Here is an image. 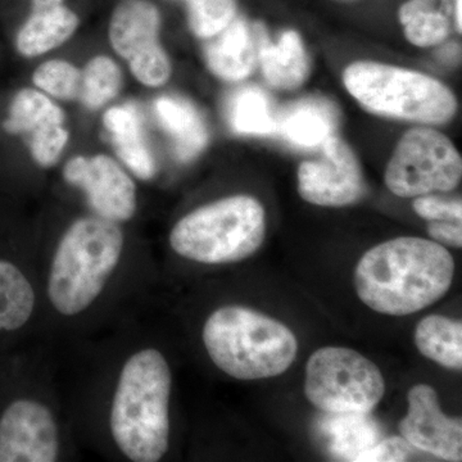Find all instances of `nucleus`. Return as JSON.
Returning a JSON list of instances; mask_svg holds the SVG:
<instances>
[{"instance_id":"obj_3","label":"nucleus","mask_w":462,"mask_h":462,"mask_svg":"<svg viewBox=\"0 0 462 462\" xmlns=\"http://www.w3.org/2000/svg\"><path fill=\"white\" fill-rule=\"evenodd\" d=\"M203 343L218 369L231 378H273L296 360L293 331L275 319L243 306H225L207 319Z\"/></svg>"},{"instance_id":"obj_27","label":"nucleus","mask_w":462,"mask_h":462,"mask_svg":"<svg viewBox=\"0 0 462 462\" xmlns=\"http://www.w3.org/2000/svg\"><path fill=\"white\" fill-rule=\"evenodd\" d=\"M188 21L197 38L211 39L236 17V0H184Z\"/></svg>"},{"instance_id":"obj_5","label":"nucleus","mask_w":462,"mask_h":462,"mask_svg":"<svg viewBox=\"0 0 462 462\" xmlns=\"http://www.w3.org/2000/svg\"><path fill=\"white\" fill-rule=\"evenodd\" d=\"M343 84L366 111L382 117L440 125L457 111V100L447 85L402 67L358 60L343 72Z\"/></svg>"},{"instance_id":"obj_26","label":"nucleus","mask_w":462,"mask_h":462,"mask_svg":"<svg viewBox=\"0 0 462 462\" xmlns=\"http://www.w3.org/2000/svg\"><path fill=\"white\" fill-rule=\"evenodd\" d=\"M81 69L69 60L53 58L45 60L32 72L33 88L54 100L79 99L81 90Z\"/></svg>"},{"instance_id":"obj_21","label":"nucleus","mask_w":462,"mask_h":462,"mask_svg":"<svg viewBox=\"0 0 462 462\" xmlns=\"http://www.w3.org/2000/svg\"><path fill=\"white\" fill-rule=\"evenodd\" d=\"M415 345L425 357L434 363L461 370L462 324L443 315H430L419 322Z\"/></svg>"},{"instance_id":"obj_34","label":"nucleus","mask_w":462,"mask_h":462,"mask_svg":"<svg viewBox=\"0 0 462 462\" xmlns=\"http://www.w3.org/2000/svg\"><path fill=\"white\" fill-rule=\"evenodd\" d=\"M430 2H434V0H430Z\"/></svg>"},{"instance_id":"obj_6","label":"nucleus","mask_w":462,"mask_h":462,"mask_svg":"<svg viewBox=\"0 0 462 462\" xmlns=\"http://www.w3.org/2000/svg\"><path fill=\"white\" fill-rule=\"evenodd\" d=\"M264 231L263 206L251 196H233L185 215L172 227L170 245L196 263H238L256 254Z\"/></svg>"},{"instance_id":"obj_20","label":"nucleus","mask_w":462,"mask_h":462,"mask_svg":"<svg viewBox=\"0 0 462 462\" xmlns=\"http://www.w3.org/2000/svg\"><path fill=\"white\" fill-rule=\"evenodd\" d=\"M337 115L324 99H303L278 116V133L291 144L303 149L320 148L336 135Z\"/></svg>"},{"instance_id":"obj_2","label":"nucleus","mask_w":462,"mask_h":462,"mask_svg":"<svg viewBox=\"0 0 462 462\" xmlns=\"http://www.w3.org/2000/svg\"><path fill=\"white\" fill-rule=\"evenodd\" d=\"M171 384L169 364L157 349H143L125 363L109 425L116 445L129 460L156 462L166 455Z\"/></svg>"},{"instance_id":"obj_25","label":"nucleus","mask_w":462,"mask_h":462,"mask_svg":"<svg viewBox=\"0 0 462 462\" xmlns=\"http://www.w3.org/2000/svg\"><path fill=\"white\" fill-rule=\"evenodd\" d=\"M80 102L89 111H98L117 98L124 87V74L114 58L98 54L81 69Z\"/></svg>"},{"instance_id":"obj_28","label":"nucleus","mask_w":462,"mask_h":462,"mask_svg":"<svg viewBox=\"0 0 462 462\" xmlns=\"http://www.w3.org/2000/svg\"><path fill=\"white\" fill-rule=\"evenodd\" d=\"M413 209L416 214L427 221H462L461 199H446L442 197L427 196L416 197L413 200Z\"/></svg>"},{"instance_id":"obj_14","label":"nucleus","mask_w":462,"mask_h":462,"mask_svg":"<svg viewBox=\"0 0 462 462\" xmlns=\"http://www.w3.org/2000/svg\"><path fill=\"white\" fill-rule=\"evenodd\" d=\"M409 410L400 422L401 436L410 446L445 458L462 460L461 419L440 410L437 392L428 384H416L407 394Z\"/></svg>"},{"instance_id":"obj_11","label":"nucleus","mask_w":462,"mask_h":462,"mask_svg":"<svg viewBox=\"0 0 462 462\" xmlns=\"http://www.w3.org/2000/svg\"><path fill=\"white\" fill-rule=\"evenodd\" d=\"M3 127L11 135L26 136L33 162L42 169L56 165L69 142L65 111L36 88L14 94Z\"/></svg>"},{"instance_id":"obj_32","label":"nucleus","mask_w":462,"mask_h":462,"mask_svg":"<svg viewBox=\"0 0 462 462\" xmlns=\"http://www.w3.org/2000/svg\"><path fill=\"white\" fill-rule=\"evenodd\" d=\"M455 26L458 32L462 30L461 0H455Z\"/></svg>"},{"instance_id":"obj_10","label":"nucleus","mask_w":462,"mask_h":462,"mask_svg":"<svg viewBox=\"0 0 462 462\" xmlns=\"http://www.w3.org/2000/svg\"><path fill=\"white\" fill-rule=\"evenodd\" d=\"M298 191L306 202L322 207H345L363 199V169L351 147L337 135L328 139L320 156L300 163Z\"/></svg>"},{"instance_id":"obj_8","label":"nucleus","mask_w":462,"mask_h":462,"mask_svg":"<svg viewBox=\"0 0 462 462\" xmlns=\"http://www.w3.org/2000/svg\"><path fill=\"white\" fill-rule=\"evenodd\" d=\"M461 178L457 148L445 134L430 127H415L404 134L384 175L388 189L402 199L454 190Z\"/></svg>"},{"instance_id":"obj_1","label":"nucleus","mask_w":462,"mask_h":462,"mask_svg":"<svg viewBox=\"0 0 462 462\" xmlns=\"http://www.w3.org/2000/svg\"><path fill=\"white\" fill-rule=\"evenodd\" d=\"M452 254L434 240L402 236L367 251L355 270L365 305L379 314L406 316L446 296L455 276Z\"/></svg>"},{"instance_id":"obj_29","label":"nucleus","mask_w":462,"mask_h":462,"mask_svg":"<svg viewBox=\"0 0 462 462\" xmlns=\"http://www.w3.org/2000/svg\"><path fill=\"white\" fill-rule=\"evenodd\" d=\"M411 446L402 437H391L365 449L352 458V461L400 462L409 460Z\"/></svg>"},{"instance_id":"obj_31","label":"nucleus","mask_w":462,"mask_h":462,"mask_svg":"<svg viewBox=\"0 0 462 462\" xmlns=\"http://www.w3.org/2000/svg\"><path fill=\"white\" fill-rule=\"evenodd\" d=\"M65 0H32V9H44L63 5Z\"/></svg>"},{"instance_id":"obj_16","label":"nucleus","mask_w":462,"mask_h":462,"mask_svg":"<svg viewBox=\"0 0 462 462\" xmlns=\"http://www.w3.org/2000/svg\"><path fill=\"white\" fill-rule=\"evenodd\" d=\"M257 45V65L264 80L279 90H293L305 83L310 74V60L300 33L287 30L272 42L261 23L254 26Z\"/></svg>"},{"instance_id":"obj_13","label":"nucleus","mask_w":462,"mask_h":462,"mask_svg":"<svg viewBox=\"0 0 462 462\" xmlns=\"http://www.w3.org/2000/svg\"><path fill=\"white\" fill-rule=\"evenodd\" d=\"M60 436L53 413L45 404L18 400L0 418V462H53Z\"/></svg>"},{"instance_id":"obj_18","label":"nucleus","mask_w":462,"mask_h":462,"mask_svg":"<svg viewBox=\"0 0 462 462\" xmlns=\"http://www.w3.org/2000/svg\"><path fill=\"white\" fill-rule=\"evenodd\" d=\"M158 124L171 139L173 152L182 162H189L205 151L209 141L202 115L189 100L178 96L158 97L153 102Z\"/></svg>"},{"instance_id":"obj_33","label":"nucleus","mask_w":462,"mask_h":462,"mask_svg":"<svg viewBox=\"0 0 462 462\" xmlns=\"http://www.w3.org/2000/svg\"><path fill=\"white\" fill-rule=\"evenodd\" d=\"M336 2H338V3H354V2H357V0H336Z\"/></svg>"},{"instance_id":"obj_24","label":"nucleus","mask_w":462,"mask_h":462,"mask_svg":"<svg viewBox=\"0 0 462 462\" xmlns=\"http://www.w3.org/2000/svg\"><path fill=\"white\" fill-rule=\"evenodd\" d=\"M407 41L419 48L436 47L446 41L449 21L430 0H409L398 11Z\"/></svg>"},{"instance_id":"obj_12","label":"nucleus","mask_w":462,"mask_h":462,"mask_svg":"<svg viewBox=\"0 0 462 462\" xmlns=\"http://www.w3.org/2000/svg\"><path fill=\"white\" fill-rule=\"evenodd\" d=\"M63 179L84 191L98 217L118 224L132 220L135 215V182L124 166L108 154L72 157L63 167Z\"/></svg>"},{"instance_id":"obj_19","label":"nucleus","mask_w":462,"mask_h":462,"mask_svg":"<svg viewBox=\"0 0 462 462\" xmlns=\"http://www.w3.org/2000/svg\"><path fill=\"white\" fill-rule=\"evenodd\" d=\"M80 27V18L65 5L32 9L17 32L14 48L21 57L32 60L51 53L69 42Z\"/></svg>"},{"instance_id":"obj_4","label":"nucleus","mask_w":462,"mask_h":462,"mask_svg":"<svg viewBox=\"0 0 462 462\" xmlns=\"http://www.w3.org/2000/svg\"><path fill=\"white\" fill-rule=\"evenodd\" d=\"M125 236L114 221L83 217L69 225L51 261L48 296L60 314L75 316L99 297L123 256Z\"/></svg>"},{"instance_id":"obj_17","label":"nucleus","mask_w":462,"mask_h":462,"mask_svg":"<svg viewBox=\"0 0 462 462\" xmlns=\"http://www.w3.org/2000/svg\"><path fill=\"white\" fill-rule=\"evenodd\" d=\"M207 41L205 60L216 78L238 83L256 69V39L245 18L236 16L223 32Z\"/></svg>"},{"instance_id":"obj_22","label":"nucleus","mask_w":462,"mask_h":462,"mask_svg":"<svg viewBox=\"0 0 462 462\" xmlns=\"http://www.w3.org/2000/svg\"><path fill=\"white\" fill-rule=\"evenodd\" d=\"M230 127L240 135H273L278 133V116L272 102L258 88H243L227 105Z\"/></svg>"},{"instance_id":"obj_30","label":"nucleus","mask_w":462,"mask_h":462,"mask_svg":"<svg viewBox=\"0 0 462 462\" xmlns=\"http://www.w3.org/2000/svg\"><path fill=\"white\" fill-rule=\"evenodd\" d=\"M428 233L434 242L439 245H451V247H462L461 223L455 221H430Z\"/></svg>"},{"instance_id":"obj_23","label":"nucleus","mask_w":462,"mask_h":462,"mask_svg":"<svg viewBox=\"0 0 462 462\" xmlns=\"http://www.w3.org/2000/svg\"><path fill=\"white\" fill-rule=\"evenodd\" d=\"M35 291L23 273L0 260V331L20 329L32 316Z\"/></svg>"},{"instance_id":"obj_9","label":"nucleus","mask_w":462,"mask_h":462,"mask_svg":"<svg viewBox=\"0 0 462 462\" xmlns=\"http://www.w3.org/2000/svg\"><path fill=\"white\" fill-rule=\"evenodd\" d=\"M161 26L160 9L151 0H121L109 20L112 50L147 88L163 87L172 75L171 60L161 42Z\"/></svg>"},{"instance_id":"obj_7","label":"nucleus","mask_w":462,"mask_h":462,"mask_svg":"<svg viewBox=\"0 0 462 462\" xmlns=\"http://www.w3.org/2000/svg\"><path fill=\"white\" fill-rule=\"evenodd\" d=\"M305 393L322 411L365 415L382 401L385 382L379 367L354 349L324 346L307 363Z\"/></svg>"},{"instance_id":"obj_15","label":"nucleus","mask_w":462,"mask_h":462,"mask_svg":"<svg viewBox=\"0 0 462 462\" xmlns=\"http://www.w3.org/2000/svg\"><path fill=\"white\" fill-rule=\"evenodd\" d=\"M102 121L116 154L127 171L143 181L153 179L157 163L145 135L139 108L132 103L114 106L105 112Z\"/></svg>"}]
</instances>
